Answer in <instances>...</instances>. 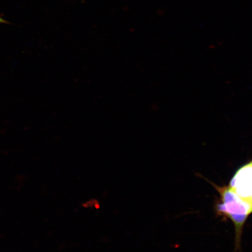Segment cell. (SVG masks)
Returning a JSON list of instances; mask_svg holds the SVG:
<instances>
[{
  "instance_id": "6da1fadb",
  "label": "cell",
  "mask_w": 252,
  "mask_h": 252,
  "mask_svg": "<svg viewBox=\"0 0 252 252\" xmlns=\"http://www.w3.org/2000/svg\"><path fill=\"white\" fill-rule=\"evenodd\" d=\"M213 186L220 196L216 204V212L219 216L226 217L234 223L236 246L239 248L245 222L252 214V203L239 196L229 187Z\"/></svg>"
},
{
  "instance_id": "7a4b0ae2",
  "label": "cell",
  "mask_w": 252,
  "mask_h": 252,
  "mask_svg": "<svg viewBox=\"0 0 252 252\" xmlns=\"http://www.w3.org/2000/svg\"><path fill=\"white\" fill-rule=\"evenodd\" d=\"M229 187L239 196L252 203V160L236 172Z\"/></svg>"
},
{
  "instance_id": "3957f363",
  "label": "cell",
  "mask_w": 252,
  "mask_h": 252,
  "mask_svg": "<svg viewBox=\"0 0 252 252\" xmlns=\"http://www.w3.org/2000/svg\"><path fill=\"white\" fill-rule=\"evenodd\" d=\"M82 206L84 208H94L95 209H99L100 208V203L98 200L96 199H91L88 200L82 204Z\"/></svg>"
},
{
  "instance_id": "277c9868",
  "label": "cell",
  "mask_w": 252,
  "mask_h": 252,
  "mask_svg": "<svg viewBox=\"0 0 252 252\" xmlns=\"http://www.w3.org/2000/svg\"><path fill=\"white\" fill-rule=\"evenodd\" d=\"M0 24H9V22L0 17Z\"/></svg>"
}]
</instances>
